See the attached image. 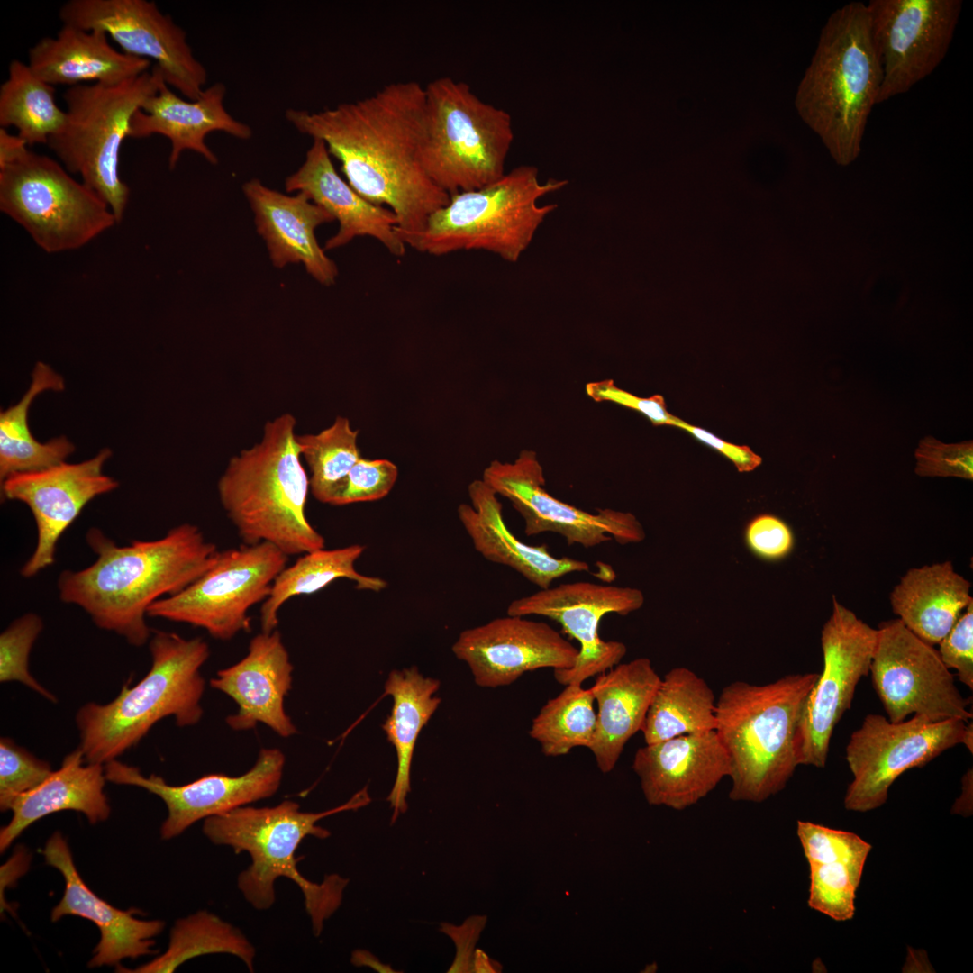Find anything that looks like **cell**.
I'll use <instances>...</instances> for the list:
<instances>
[{"label":"cell","instance_id":"6da1fadb","mask_svg":"<svg viewBox=\"0 0 973 973\" xmlns=\"http://www.w3.org/2000/svg\"><path fill=\"white\" fill-rule=\"evenodd\" d=\"M424 110V86L401 81L353 102L315 112L291 108L285 115L300 133L325 143L358 194L388 206L396 232H412L450 198L420 161Z\"/></svg>","mask_w":973,"mask_h":973},{"label":"cell","instance_id":"7a4b0ae2","mask_svg":"<svg viewBox=\"0 0 973 973\" xmlns=\"http://www.w3.org/2000/svg\"><path fill=\"white\" fill-rule=\"evenodd\" d=\"M86 541L96 559L83 569L60 573L59 598L83 609L98 628L135 647L147 643L152 633L146 623L148 608L191 585L220 552L191 523L177 525L159 539L132 540L124 546L91 527Z\"/></svg>","mask_w":973,"mask_h":973},{"label":"cell","instance_id":"3957f363","mask_svg":"<svg viewBox=\"0 0 973 973\" xmlns=\"http://www.w3.org/2000/svg\"><path fill=\"white\" fill-rule=\"evenodd\" d=\"M296 424L290 414L268 421L260 441L233 456L217 484L221 505L242 543L268 542L287 556L325 546L305 515L310 486Z\"/></svg>","mask_w":973,"mask_h":973},{"label":"cell","instance_id":"277c9868","mask_svg":"<svg viewBox=\"0 0 973 973\" xmlns=\"http://www.w3.org/2000/svg\"><path fill=\"white\" fill-rule=\"evenodd\" d=\"M149 649L151 666L142 679L132 687L127 681L106 704L88 702L77 710L78 747L86 762L116 759L163 718L173 716L180 727L201 720L205 682L200 670L210 656L208 643L152 630Z\"/></svg>","mask_w":973,"mask_h":973},{"label":"cell","instance_id":"5b68a950","mask_svg":"<svg viewBox=\"0 0 973 973\" xmlns=\"http://www.w3.org/2000/svg\"><path fill=\"white\" fill-rule=\"evenodd\" d=\"M370 802L367 787L348 802L320 813L302 812L296 802L286 800L272 807L241 806L223 814L205 819L204 834L214 844L247 852L250 865L240 873L237 885L244 898L256 909L270 908L276 899L275 882L284 877L294 881L304 895L313 932L319 936L323 923L340 906L349 880L327 875L322 883L305 878L297 868L296 851L308 835L318 839L330 832L316 823L329 815L359 809Z\"/></svg>","mask_w":973,"mask_h":973},{"label":"cell","instance_id":"8992f818","mask_svg":"<svg viewBox=\"0 0 973 973\" xmlns=\"http://www.w3.org/2000/svg\"><path fill=\"white\" fill-rule=\"evenodd\" d=\"M881 80L867 4H846L823 26L796 100L838 164L848 165L859 155Z\"/></svg>","mask_w":973,"mask_h":973},{"label":"cell","instance_id":"52a82bcc","mask_svg":"<svg viewBox=\"0 0 973 973\" xmlns=\"http://www.w3.org/2000/svg\"><path fill=\"white\" fill-rule=\"evenodd\" d=\"M819 673L755 685L733 681L715 704V732L731 763L729 798L761 803L785 788L796 767L794 737Z\"/></svg>","mask_w":973,"mask_h":973},{"label":"cell","instance_id":"ba28073f","mask_svg":"<svg viewBox=\"0 0 973 973\" xmlns=\"http://www.w3.org/2000/svg\"><path fill=\"white\" fill-rule=\"evenodd\" d=\"M538 176L534 166L516 167L482 188L451 195L420 230L396 232L406 246L429 255L480 250L516 262L557 208L556 204L541 205L539 199L568 183L541 182Z\"/></svg>","mask_w":973,"mask_h":973},{"label":"cell","instance_id":"9c48e42d","mask_svg":"<svg viewBox=\"0 0 973 973\" xmlns=\"http://www.w3.org/2000/svg\"><path fill=\"white\" fill-rule=\"evenodd\" d=\"M425 89L420 161L430 179L450 196L482 188L505 174L514 141L512 117L481 100L468 84L450 77Z\"/></svg>","mask_w":973,"mask_h":973},{"label":"cell","instance_id":"30bf717a","mask_svg":"<svg viewBox=\"0 0 973 973\" xmlns=\"http://www.w3.org/2000/svg\"><path fill=\"white\" fill-rule=\"evenodd\" d=\"M163 80L157 66L150 72L113 85L86 84L63 93L66 116L47 145L63 167L82 177L110 207L119 223L130 188L119 173L123 141L134 114Z\"/></svg>","mask_w":973,"mask_h":973},{"label":"cell","instance_id":"8fae6325","mask_svg":"<svg viewBox=\"0 0 973 973\" xmlns=\"http://www.w3.org/2000/svg\"><path fill=\"white\" fill-rule=\"evenodd\" d=\"M58 161L28 150L0 168V209L48 253L77 250L117 223L109 205Z\"/></svg>","mask_w":973,"mask_h":973},{"label":"cell","instance_id":"7c38bea8","mask_svg":"<svg viewBox=\"0 0 973 973\" xmlns=\"http://www.w3.org/2000/svg\"><path fill=\"white\" fill-rule=\"evenodd\" d=\"M289 556L268 542L220 550L214 564L179 593L153 603L147 617L187 623L228 641L250 632V609L268 596Z\"/></svg>","mask_w":973,"mask_h":973},{"label":"cell","instance_id":"4fadbf2b","mask_svg":"<svg viewBox=\"0 0 973 973\" xmlns=\"http://www.w3.org/2000/svg\"><path fill=\"white\" fill-rule=\"evenodd\" d=\"M967 723L956 718L932 722L919 715L893 723L881 714L866 715L846 746L853 778L844 807L865 813L883 805L890 787L903 773L962 744Z\"/></svg>","mask_w":973,"mask_h":973},{"label":"cell","instance_id":"5bb4252c","mask_svg":"<svg viewBox=\"0 0 973 973\" xmlns=\"http://www.w3.org/2000/svg\"><path fill=\"white\" fill-rule=\"evenodd\" d=\"M878 630L835 597L821 632L823 667L799 715L794 748L798 766L824 768L835 726L848 711L858 683L868 675Z\"/></svg>","mask_w":973,"mask_h":973},{"label":"cell","instance_id":"9a60e30c","mask_svg":"<svg viewBox=\"0 0 973 973\" xmlns=\"http://www.w3.org/2000/svg\"><path fill=\"white\" fill-rule=\"evenodd\" d=\"M877 630L869 673L890 722L904 721L910 714L932 722L972 719L971 701L962 696L932 645L898 618L882 623Z\"/></svg>","mask_w":973,"mask_h":973},{"label":"cell","instance_id":"2e32d148","mask_svg":"<svg viewBox=\"0 0 973 973\" xmlns=\"http://www.w3.org/2000/svg\"><path fill=\"white\" fill-rule=\"evenodd\" d=\"M62 24L100 30L123 52L154 61L168 86L189 100L205 89L207 72L186 32L149 0H69L59 11Z\"/></svg>","mask_w":973,"mask_h":973},{"label":"cell","instance_id":"e0dca14e","mask_svg":"<svg viewBox=\"0 0 973 973\" xmlns=\"http://www.w3.org/2000/svg\"><path fill=\"white\" fill-rule=\"evenodd\" d=\"M871 41L882 73L877 104L906 93L941 64L952 41L960 0H870Z\"/></svg>","mask_w":973,"mask_h":973},{"label":"cell","instance_id":"ac0fdd59","mask_svg":"<svg viewBox=\"0 0 973 973\" xmlns=\"http://www.w3.org/2000/svg\"><path fill=\"white\" fill-rule=\"evenodd\" d=\"M497 495L507 498L521 514L527 536L553 532L568 545L586 549L615 541L641 542L643 526L629 512L598 509L589 513L557 499L544 488L543 468L532 450H523L514 462L492 461L481 478Z\"/></svg>","mask_w":973,"mask_h":973},{"label":"cell","instance_id":"d6986e66","mask_svg":"<svg viewBox=\"0 0 973 973\" xmlns=\"http://www.w3.org/2000/svg\"><path fill=\"white\" fill-rule=\"evenodd\" d=\"M643 604V593L638 588L577 581L514 599L507 607V614L540 615L560 624L564 632L577 640L579 648L574 666L554 670V677L562 686L582 685L619 664L627 652L624 643L601 639L602 618L608 614L627 615Z\"/></svg>","mask_w":973,"mask_h":973},{"label":"cell","instance_id":"ffe728a7","mask_svg":"<svg viewBox=\"0 0 973 973\" xmlns=\"http://www.w3.org/2000/svg\"><path fill=\"white\" fill-rule=\"evenodd\" d=\"M285 762L279 749H261L253 767L241 776L208 774L181 786L169 785L155 774L145 777L139 768L117 759L105 763L104 768L107 781L144 788L165 803L168 816L160 834L163 840H170L199 820L275 795L281 784Z\"/></svg>","mask_w":973,"mask_h":973},{"label":"cell","instance_id":"44dd1931","mask_svg":"<svg viewBox=\"0 0 973 973\" xmlns=\"http://www.w3.org/2000/svg\"><path fill=\"white\" fill-rule=\"evenodd\" d=\"M111 455L105 448L79 463L63 461L46 469L12 475L1 482L2 497L27 505L36 523L37 542L21 568L23 577H32L52 565L59 538L83 508L95 496L119 486L103 473Z\"/></svg>","mask_w":973,"mask_h":973},{"label":"cell","instance_id":"7402d4cb","mask_svg":"<svg viewBox=\"0 0 973 973\" xmlns=\"http://www.w3.org/2000/svg\"><path fill=\"white\" fill-rule=\"evenodd\" d=\"M508 615L463 631L452 646L482 687L508 686L524 673L572 668L578 648L544 622Z\"/></svg>","mask_w":973,"mask_h":973},{"label":"cell","instance_id":"603a6c76","mask_svg":"<svg viewBox=\"0 0 973 973\" xmlns=\"http://www.w3.org/2000/svg\"><path fill=\"white\" fill-rule=\"evenodd\" d=\"M632 768L649 805L678 811L698 803L731 773L714 730L645 744L636 750Z\"/></svg>","mask_w":973,"mask_h":973},{"label":"cell","instance_id":"cb8c5ba5","mask_svg":"<svg viewBox=\"0 0 973 973\" xmlns=\"http://www.w3.org/2000/svg\"><path fill=\"white\" fill-rule=\"evenodd\" d=\"M293 665L277 630L255 635L248 653L239 662L221 669L210 686L229 696L238 705L226 717L232 730L247 731L266 724L283 738L297 732L286 713L284 701L292 687Z\"/></svg>","mask_w":973,"mask_h":973},{"label":"cell","instance_id":"d4e9b609","mask_svg":"<svg viewBox=\"0 0 973 973\" xmlns=\"http://www.w3.org/2000/svg\"><path fill=\"white\" fill-rule=\"evenodd\" d=\"M242 192L272 264L282 268L291 263H301L318 283L325 286L333 285L338 268L319 245L315 230L332 223L334 218L306 194L297 192L288 196L266 186L258 178L244 183Z\"/></svg>","mask_w":973,"mask_h":973},{"label":"cell","instance_id":"484cf974","mask_svg":"<svg viewBox=\"0 0 973 973\" xmlns=\"http://www.w3.org/2000/svg\"><path fill=\"white\" fill-rule=\"evenodd\" d=\"M46 863L63 875L65 891L51 912L56 922L65 915L80 916L93 922L101 938L88 966L118 965L125 958L136 959L156 953L153 937L165 927L160 920H140L139 911L117 909L96 896L81 878L74 864L67 841L59 832L53 833L42 850Z\"/></svg>","mask_w":973,"mask_h":973},{"label":"cell","instance_id":"4316f807","mask_svg":"<svg viewBox=\"0 0 973 973\" xmlns=\"http://www.w3.org/2000/svg\"><path fill=\"white\" fill-rule=\"evenodd\" d=\"M285 188L306 194L338 221V232L326 241L324 250L369 236L396 258L405 256L406 245L396 232L395 214L363 198L338 174L323 141L313 139L303 164L286 178Z\"/></svg>","mask_w":973,"mask_h":973},{"label":"cell","instance_id":"83f0119b","mask_svg":"<svg viewBox=\"0 0 973 973\" xmlns=\"http://www.w3.org/2000/svg\"><path fill=\"white\" fill-rule=\"evenodd\" d=\"M161 80L159 90L149 97L132 120L129 137L147 138L163 135L171 144L168 167L174 169L183 151L191 150L203 156L209 163L218 159L205 143L213 132H223L240 140L252 136L250 125L232 117L225 109L226 93L222 83L204 89L196 100H185L177 95Z\"/></svg>","mask_w":973,"mask_h":973},{"label":"cell","instance_id":"f1b7e54d","mask_svg":"<svg viewBox=\"0 0 973 973\" xmlns=\"http://www.w3.org/2000/svg\"><path fill=\"white\" fill-rule=\"evenodd\" d=\"M470 505L460 504L459 519L474 549L486 559L511 568L540 589L573 572L589 571V565L569 557L557 558L548 547L529 545L506 526L497 494L482 479L468 487Z\"/></svg>","mask_w":973,"mask_h":973},{"label":"cell","instance_id":"f546056e","mask_svg":"<svg viewBox=\"0 0 973 973\" xmlns=\"http://www.w3.org/2000/svg\"><path fill=\"white\" fill-rule=\"evenodd\" d=\"M28 57L32 71L52 86L118 84L147 72L151 65L112 47L103 31L66 24L55 37H44L31 47Z\"/></svg>","mask_w":973,"mask_h":973},{"label":"cell","instance_id":"4dcf8cb0","mask_svg":"<svg viewBox=\"0 0 973 973\" xmlns=\"http://www.w3.org/2000/svg\"><path fill=\"white\" fill-rule=\"evenodd\" d=\"M660 680L650 659L642 657L599 674L590 687L598 713L588 750L602 773L614 768L625 744L641 730Z\"/></svg>","mask_w":973,"mask_h":973},{"label":"cell","instance_id":"1f68e13d","mask_svg":"<svg viewBox=\"0 0 973 973\" xmlns=\"http://www.w3.org/2000/svg\"><path fill=\"white\" fill-rule=\"evenodd\" d=\"M105 781L103 764L86 762L79 747L69 752L41 784L8 803L5 811H12V818L0 831L1 852L32 823L53 813L77 811L92 824L106 820L111 808Z\"/></svg>","mask_w":973,"mask_h":973},{"label":"cell","instance_id":"d6a6232c","mask_svg":"<svg viewBox=\"0 0 973 973\" xmlns=\"http://www.w3.org/2000/svg\"><path fill=\"white\" fill-rule=\"evenodd\" d=\"M970 587L950 561L925 565L902 577L890 594V604L906 628L933 646L973 601Z\"/></svg>","mask_w":973,"mask_h":973},{"label":"cell","instance_id":"836d02e7","mask_svg":"<svg viewBox=\"0 0 973 973\" xmlns=\"http://www.w3.org/2000/svg\"><path fill=\"white\" fill-rule=\"evenodd\" d=\"M440 681L424 677L416 667L393 670L385 683V694L393 698L390 715L382 725L397 757L396 777L387 801L393 808L392 823L407 809L410 772L414 746L422 729L441 703L434 696Z\"/></svg>","mask_w":973,"mask_h":973},{"label":"cell","instance_id":"e575fe53","mask_svg":"<svg viewBox=\"0 0 973 973\" xmlns=\"http://www.w3.org/2000/svg\"><path fill=\"white\" fill-rule=\"evenodd\" d=\"M63 378L50 366L37 362L32 383L23 398L0 413V480L25 472L49 468L65 460L74 445L65 437L47 443L37 441L28 425L29 407L37 395L45 390L61 391Z\"/></svg>","mask_w":973,"mask_h":973},{"label":"cell","instance_id":"d590c367","mask_svg":"<svg viewBox=\"0 0 973 973\" xmlns=\"http://www.w3.org/2000/svg\"><path fill=\"white\" fill-rule=\"evenodd\" d=\"M365 546L353 544L333 550L320 549L302 554L290 567L275 578L270 593L260 608V624L264 632H271L278 624V612L290 598L315 593L339 578L355 582L360 590L379 592L387 583L377 577L359 573L355 562Z\"/></svg>","mask_w":973,"mask_h":973},{"label":"cell","instance_id":"8d00e7d4","mask_svg":"<svg viewBox=\"0 0 973 973\" xmlns=\"http://www.w3.org/2000/svg\"><path fill=\"white\" fill-rule=\"evenodd\" d=\"M716 699L696 672L677 667L661 678L641 728L646 744L715 730Z\"/></svg>","mask_w":973,"mask_h":973},{"label":"cell","instance_id":"74e56055","mask_svg":"<svg viewBox=\"0 0 973 973\" xmlns=\"http://www.w3.org/2000/svg\"><path fill=\"white\" fill-rule=\"evenodd\" d=\"M231 954L239 958L253 971L256 950L235 926L206 911H200L177 920L171 929L166 951L150 962L119 972L171 973L193 958L208 954Z\"/></svg>","mask_w":973,"mask_h":973},{"label":"cell","instance_id":"f35d334b","mask_svg":"<svg viewBox=\"0 0 973 973\" xmlns=\"http://www.w3.org/2000/svg\"><path fill=\"white\" fill-rule=\"evenodd\" d=\"M65 110L56 102L54 86L28 64L13 59L0 86V127H14L28 146L46 144L63 124Z\"/></svg>","mask_w":973,"mask_h":973},{"label":"cell","instance_id":"ab89813d","mask_svg":"<svg viewBox=\"0 0 973 973\" xmlns=\"http://www.w3.org/2000/svg\"><path fill=\"white\" fill-rule=\"evenodd\" d=\"M549 699L533 718L529 734L544 755L559 757L577 747L589 748L596 733V714L590 688L568 684Z\"/></svg>","mask_w":973,"mask_h":973},{"label":"cell","instance_id":"60d3db41","mask_svg":"<svg viewBox=\"0 0 973 973\" xmlns=\"http://www.w3.org/2000/svg\"><path fill=\"white\" fill-rule=\"evenodd\" d=\"M358 434L346 417L337 416L331 426L316 434L296 436L300 453L310 469V491L318 501L330 505L361 458Z\"/></svg>","mask_w":973,"mask_h":973},{"label":"cell","instance_id":"b9f144b4","mask_svg":"<svg viewBox=\"0 0 973 973\" xmlns=\"http://www.w3.org/2000/svg\"><path fill=\"white\" fill-rule=\"evenodd\" d=\"M796 833L808 864L841 863L862 878L872 846L856 833L798 821Z\"/></svg>","mask_w":973,"mask_h":973},{"label":"cell","instance_id":"7bdbcfd3","mask_svg":"<svg viewBox=\"0 0 973 973\" xmlns=\"http://www.w3.org/2000/svg\"><path fill=\"white\" fill-rule=\"evenodd\" d=\"M810 908L837 922L851 920L861 877L841 863L809 865Z\"/></svg>","mask_w":973,"mask_h":973},{"label":"cell","instance_id":"ee69618b","mask_svg":"<svg viewBox=\"0 0 973 973\" xmlns=\"http://www.w3.org/2000/svg\"><path fill=\"white\" fill-rule=\"evenodd\" d=\"M42 629L41 616L27 613L14 620L0 634V681L20 682L56 703L55 695L40 684L29 670V655Z\"/></svg>","mask_w":973,"mask_h":973},{"label":"cell","instance_id":"f6af8a7d","mask_svg":"<svg viewBox=\"0 0 973 973\" xmlns=\"http://www.w3.org/2000/svg\"><path fill=\"white\" fill-rule=\"evenodd\" d=\"M52 772L50 764L35 757L8 737L0 739V809L5 812L16 796L41 784Z\"/></svg>","mask_w":973,"mask_h":973},{"label":"cell","instance_id":"bcb514c9","mask_svg":"<svg viewBox=\"0 0 973 973\" xmlns=\"http://www.w3.org/2000/svg\"><path fill=\"white\" fill-rule=\"evenodd\" d=\"M398 476L396 464L388 459L360 458L352 467L330 505H345L385 497Z\"/></svg>","mask_w":973,"mask_h":973},{"label":"cell","instance_id":"7dc6e473","mask_svg":"<svg viewBox=\"0 0 973 973\" xmlns=\"http://www.w3.org/2000/svg\"><path fill=\"white\" fill-rule=\"evenodd\" d=\"M915 473L921 477L973 478V442L945 444L932 437L920 441Z\"/></svg>","mask_w":973,"mask_h":973},{"label":"cell","instance_id":"c3c4849f","mask_svg":"<svg viewBox=\"0 0 973 973\" xmlns=\"http://www.w3.org/2000/svg\"><path fill=\"white\" fill-rule=\"evenodd\" d=\"M944 665L954 668L960 682L973 689V601L939 643Z\"/></svg>","mask_w":973,"mask_h":973},{"label":"cell","instance_id":"681fc988","mask_svg":"<svg viewBox=\"0 0 973 973\" xmlns=\"http://www.w3.org/2000/svg\"><path fill=\"white\" fill-rule=\"evenodd\" d=\"M745 541L750 551L759 558L777 560L791 551L794 536L783 520L773 514H762L747 524Z\"/></svg>","mask_w":973,"mask_h":973},{"label":"cell","instance_id":"f907efd6","mask_svg":"<svg viewBox=\"0 0 973 973\" xmlns=\"http://www.w3.org/2000/svg\"><path fill=\"white\" fill-rule=\"evenodd\" d=\"M586 393L596 402H613L637 411L646 416L654 425L674 426L677 418L668 412L662 396L654 395L650 397H640L618 387L611 379L587 384Z\"/></svg>","mask_w":973,"mask_h":973},{"label":"cell","instance_id":"816d5d0a","mask_svg":"<svg viewBox=\"0 0 973 973\" xmlns=\"http://www.w3.org/2000/svg\"><path fill=\"white\" fill-rule=\"evenodd\" d=\"M674 426L687 431L698 441L719 451L729 459L740 472L752 471L761 464L760 456L748 446L727 442L710 432L689 424L679 418H677Z\"/></svg>","mask_w":973,"mask_h":973},{"label":"cell","instance_id":"f5cc1de1","mask_svg":"<svg viewBox=\"0 0 973 973\" xmlns=\"http://www.w3.org/2000/svg\"><path fill=\"white\" fill-rule=\"evenodd\" d=\"M27 142L18 134L8 132L0 127V168L21 157L29 149Z\"/></svg>","mask_w":973,"mask_h":973},{"label":"cell","instance_id":"db71d44e","mask_svg":"<svg viewBox=\"0 0 973 973\" xmlns=\"http://www.w3.org/2000/svg\"><path fill=\"white\" fill-rule=\"evenodd\" d=\"M972 810V768L962 778V794L956 800L952 811L956 814H969Z\"/></svg>","mask_w":973,"mask_h":973},{"label":"cell","instance_id":"11a10c76","mask_svg":"<svg viewBox=\"0 0 973 973\" xmlns=\"http://www.w3.org/2000/svg\"><path fill=\"white\" fill-rule=\"evenodd\" d=\"M474 969L477 972H499L501 967L498 964L489 959L486 954L481 950H477L474 958Z\"/></svg>","mask_w":973,"mask_h":973},{"label":"cell","instance_id":"9f6ffc18","mask_svg":"<svg viewBox=\"0 0 973 973\" xmlns=\"http://www.w3.org/2000/svg\"><path fill=\"white\" fill-rule=\"evenodd\" d=\"M962 744L966 746L970 753L973 752V723L971 722H968L966 724Z\"/></svg>","mask_w":973,"mask_h":973}]
</instances>
